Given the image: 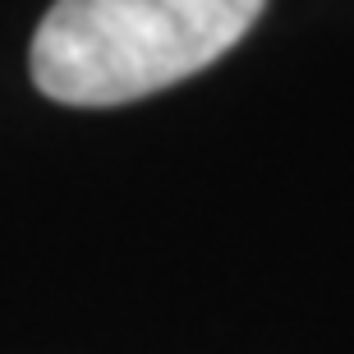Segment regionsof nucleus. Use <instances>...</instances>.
Masks as SVG:
<instances>
[{
	"mask_svg": "<svg viewBox=\"0 0 354 354\" xmlns=\"http://www.w3.org/2000/svg\"><path fill=\"white\" fill-rule=\"evenodd\" d=\"M267 0H55L32 83L65 106H124L221 60Z\"/></svg>",
	"mask_w": 354,
	"mask_h": 354,
	"instance_id": "f257e3e1",
	"label": "nucleus"
}]
</instances>
